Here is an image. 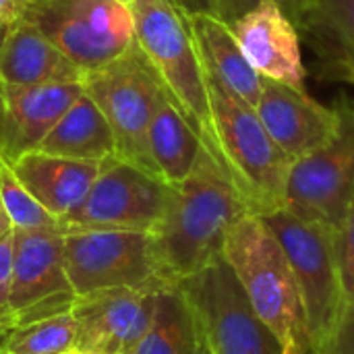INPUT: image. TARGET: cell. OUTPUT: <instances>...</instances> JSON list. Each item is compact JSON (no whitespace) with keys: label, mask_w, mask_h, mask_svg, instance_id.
<instances>
[{"label":"cell","mask_w":354,"mask_h":354,"mask_svg":"<svg viewBox=\"0 0 354 354\" xmlns=\"http://www.w3.org/2000/svg\"><path fill=\"white\" fill-rule=\"evenodd\" d=\"M249 212L226 170L203 145L191 174L172 187L162 222L149 232L160 280L172 286L222 259L232 226Z\"/></svg>","instance_id":"6da1fadb"},{"label":"cell","mask_w":354,"mask_h":354,"mask_svg":"<svg viewBox=\"0 0 354 354\" xmlns=\"http://www.w3.org/2000/svg\"><path fill=\"white\" fill-rule=\"evenodd\" d=\"M207 79V77H205ZM209 135L203 143L257 216L282 209L292 162L261 124L255 106L207 79Z\"/></svg>","instance_id":"7a4b0ae2"},{"label":"cell","mask_w":354,"mask_h":354,"mask_svg":"<svg viewBox=\"0 0 354 354\" xmlns=\"http://www.w3.org/2000/svg\"><path fill=\"white\" fill-rule=\"evenodd\" d=\"M222 259L241 282L255 313L280 340L284 354H311L295 272L261 216L249 212L232 226Z\"/></svg>","instance_id":"3957f363"},{"label":"cell","mask_w":354,"mask_h":354,"mask_svg":"<svg viewBox=\"0 0 354 354\" xmlns=\"http://www.w3.org/2000/svg\"><path fill=\"white\" fill-rule=\"evenodd\" d=\"M261 218L290 261L303 301L311 354H317L338 328L348 305L338 253V230L303 220L286 207Z\"/></svg>","instance_id":"277c9868"},{"label":"cell","mask_w":354,"mask_h":354,"mask_svg":"<svg viewBox=\"0 0 354 354\" xmlns=\"http://www.w3.org/2000/svg\"><path fill=\"white\" fill-rule=\"evenodd\" d=\"M135 41L153 64L166 93L201 141L209 135V95L189 15L174 0L131 2Z\"/></svg>","instance_id":"5b68a950"},{"label":"cell","mask_w":354,"mask_h":354,"mask_svg":"<svg viewBox=\"0 0 354 354\" xmlns=\"http://www.w3.org/2000/svg\"><path fill=\"white\" fill-rule=\"evenodd\" d=\"M81 83L114 133L116 156L158 176L149 158L147 133L166 89L137 41L120 58L85 73Z\"/></svg>","instance_id":"8992f818"},{"label":"cell","mask_w":354,"mask_h":354,"mask_svg":"<svg viewBox=\"0 0 354 354\" xmlns=\"http://www.w3.org/2000/svg\"><path fill=\"white\" fill-rule=\"evenodd\" d=\"M25 19L83 75L120 58L135 44L131 6L116 0H31Z\"/></svg>","instance_id":"52a82bcc"},{"label":"cell","mask_w":354,"mask_h":354,"mask_svg":"<svg viewBox=\"0 0 354 354\" xmlns=\"http://www.w3.org/2000/svg\"><path fill=\"white\" fill-rule=\"evenodd\" d=\"M334 110L338 124L332 139L292 164L284 207L340 230L354 199V100L340 95Z\"/></svg>","instance_id":"ba28073f"},{"label":"cell","mask_w":354,"mask_h":354,"mask_svg":"<svg viewBox=\"0 0 354 354\" xmlns=\"http://www.w3.org/2000/svg\"><path fill=\"white\" fill-rule=\"evenodd\" d=\"M212 354H284L224 259L178 282Z\"/></svg>","instance_id":"9c48e42d"},{"label":"cell","mask_w":354,"mask_h":354,"mask_svg":"<svg viewBox=\"0 0 354 354\" xmlns=\"http://www.w3.org/2000/svg\"><path fill=\"white\" fill-rule=\"evenodd\" d=\"M170 197L172 185L118 156H110L102 162L85 201L60 220V230L153 232Z\"/></svg>","instance_id":"30bf717a"},{"label":"cell","mask_w":354,"mask_h":354,"mask_svg":"<svg viewBox=\"0 0 354 354\" xmlns=\"http://www.w3.org/2000/svg\"><path fill=\"white\" fill-rule=\"evenodd\" d=\"M64 234V270L77 297L106 288L162 290L149 232L68 230Z\"/></svg>","instance_id":"8fae6325"},{"label":"cell","mask_w":354,"mask_h":354,"mask_svg":"<svg viewBox=\"0 0 354 354\" xmlns=\"http://www.w3.org/2000/svg\"><path fill=\"white\" fill-rule=\"evenodd\" d=\"M77 295L64 270L60 228L12 230L10 309L15 328L68 313Z\"/></svg>","instance_id":"7c38bea8"},{"label":"cell","mask_w":354,"mask_h":354,"mask_svg":"<svg viewBox=\"0 0 354 354\" xmlns=\"http://www.w3.org/2000/svg\"><path fill=\"white\" fill-rule=\"evenodd\" d=\"M153 288H106L73 303L77 354H129L151 326Z\"/></svg>","instance_id":"4fadbf2b"},{"label":"cell","mask_w":354,"mask_h":354,"mask_svg":"<svg viewBox=\"0 0 354 354\" xmlns=\"http://www.w3.org/2000/svg\"><path fill=\"white\" fill-rule=\"evenodd\" d=\"M255 112L292 164L326 145L338 124L334 106L319 104L307 89L272 79H263Z\"/></svg>","instance_id":"5bb4252c"},{"label":"cell","mask_w":354,"mask_h":354,"mask_svg":"<svg viewBox=\"0 0 354 354\" xmlns=\"http://www.w3.org/2000/svg\"><path fill=\"white\" fill-rule=\"evenodd\" d=\"M249 64L263 77L305 89L307 66L303 60L301 31L276 2H263L230 25Z\"/></svg>","instance_id":"9a60e30c"},{"label":"cell","mask_w":354,"mask_h":354,"mask_svg":"<svg viewBox=\"0 0 354 354\" xmlns=\"http://www.w3.org/2000/svg\"><path fill=\"white\" fill-rule=\"evenodd\" d=\"M83 83L25 87L0 81V160L12 166L37 149L54 120L83 93Z\"/></svg>","instance_id":"2e32d148"},{"label":"cell","mask_w":354,"mask_h":354,"mask_svg":"<svg viewBox=\"0 0 354 354\" xmlns=\"http://www.w3.org/2000/svg\"><path fill=\"white\" fill-rule=\"evenodd\" d=\"M102 162L71 160L33 149L10 168L31 197L60 224V220L71 216L85 201L100 174Z\"/></svg>","instance_id":"e0dca14e"},{"label":"cell","mask_w":354,"mask_h":354,"mask_svg":"<svg viewBox=\"0 0 354 354\" xmlns=\"http://www.w3.org/2000/svg\"><path fill=\"white\" fill-rule=\"evenodd\" d=\"M81 68L71 62L31 21L0 29V81L25 87L79 83Z\"/></svg>","instance_id":"ac0fdd59"},{"label":"cell","mask_w":354,"mask_h":354,"mask_svg":"<svg viewBox=\"0 0 354 354\" xmlns=\"http://www.w3.org/2000/svg\"><path fill=\"white\" fill-rule=\"evenodd\" d=\"M297 27L317 58V77L354 85V0H307Z\"/></svg>","instance_id":"d6986e66"},{"label":"cell","mask_w":354,"mask_h":354,"mask_svg":"<svg viewBox=\"0 0 354 354\" xmlns=\"http://www.w3.org/2000/svg\"><path fill=\"white\" fill-rule=\"evenodd\" d=\"M205 77L239 100L255 106L263 77L249 64L230 27L214 15H189Z\"/></svg>","instance_id":"ffe728a7"},{"label":"cell","mask_w":354,"mask_h":354,"mask_svg":"<svg viewBox=\"0 0 354 354\" xmlns=\"http://www.w3.org/2000/svg\"><path fill=\"white\" fill-rule=\"evenodd\" d=\"M37 151L71 160L102 162L110 156H116V141L106 116L83 91L54 120L39 141Z\"/></svg>","instance_id":"44dd1931"},{"label":"cell","mask_w":354,"mask_h":354,"mask_svg":"<svg viewBox=\"0 0 354 354\" xmlns=\"http://www.w3.org/2000/svg\"><path fill=\"white\" fill-rule=\"evenodd\" d=\"M147 145L156 174L172 187L191 174L203 149L201 137L166 91L151 118Z\"/></svg>","instance_id":"7402d4cb"},{"label":"cell","mask_w":354,"mask_h":354,"mask_svg":"<svg viewBox=\"0 0 354 354\" xmlns=\"http://www.w3.org/2000/svg\"><path fill=\"white\" fill-rule=\"evenodd\" d=\"M129 354H212L199 319L178 284L158 290L151 326Z\"/></svg>","instance_id":"603a6c76"},{"label":"cell","mask_w":354,"mask_h":354,"mask_svg":"<svg viewBox=\"0 0 354 354\" xmlns=\"http://www.w3.org/2000/svg\"><path fill=\"white\" fill-rule=\"evenodd\" d=\"M0 353L6 354H68L75 351V319L73 313L52 315L33 324L10 330Z\"/></svg>","instance_id":"cb8c5ba5"},{"label":"cell","mask_w":354,"mask_h":354,"mask_svg":"<svg viewBox=\"0 0 354 354\" xmlns=\"http://www.w3.org/2000/svg\"><path fill=\"white\" fill-rule=\"evenodd\" d=\"M0 199L4 209L17 230H37V228H60L58 220L48 214L31 193L19 183L12 168L0 160Z\"/></svg>","instance_id":"d4e9b609"},{"label":"cell","mask_w":354,"mask_h":354,"mask_svg":"<svg viewBox=\"0 0 354 354\" xmlns=\"http://www.w3.org/2000/svg\"><path fill=\"white\" fill-rule=\"evenodd\" d=\"M10 286H12V234L0 241V336L15 330L10 309Z\"/></svg>","instance_id":"484cf974"},{"label":"cell","mask_w":354,"mask_h":354,"mask_svg":"<svg viewBox=\"0 0 354 354\" xmlns=\"http://www.w3.org/2000/svg\"><path fill=\"white\" fill-rule=\"evenodd\" d=\"M263 2H276L284 8V12L295 21H299L307 0H216V17L222 19L226 25H230L232 21H236L239 17H243L245 12H249L251 8L263 4Z\"/></svg>","instance_id":"4316f807"},{"label":"cell","mask_w":354,"mask_h":354,"mask_svg":"<svg viewBox=\"0 0 354 354\" xmlns=\"http://www.w3.org/2000/svg\"><path fill=\"white\" fill-rule=\"evenodd\" d=\"M338 253L342 266V280L348 303L354 299V199L346 212V218L338 230Z\"/></svg>","instance_id":"83f0119b"},{"label":"cell","mask_w":354,"mask_h":354,"mask_svg":"<svg viewBox=\"0 0 354 354\" xmlns=\"http://www.w3.org/2000/svg\"><path fill=\"white\" fill-rule=\"evenodd\" d=\"M317 354H354V299L346 305L338 328Z\"/></svg>","instance_id":"f1b7e54d"},{"label":"cell","mask_w":354,"mask_h":354,"mask_svg":"<svg viewBox=\"0 0 354 354\" xmlns=\"http://www.w3.org/2000/svg\"><path fill=\"white\" fill-rule=\"evenodd\" d=\"M31 0H0V29L25 19Z\"/></svg>","instance_id":"f546056e"},{"label":"cell","mask_w":354,"mask_h":354,"mask_svg":"<svg viewBox=\"0 0 354 354\" xmlns=\"http://www.w3.org/2000/svg\"><path fill=\"white\" fill-rule=\"evenodd\" d=\"M187 15H214L216 17V0H174Z\"/></svg>","instance_id":"4dcf8cb0"},{"label":"cell","mask_w":354,"mask_h":354,"mask_svg":"<svg viewBox=\"0 0 354 354\" xmlns=\"http://www.w3.org/2000/svg\"><path fill=\"white\" fill-rule=\"evenodd\" d=\"M12 222H10V218H8V214H6V209H4V203H2V199H0V241L2 239H6L8 234H12Z\"/></svg>","instance_id":"1f68e13d"},{"label":"cell","mask_w":354,"mask_h":354,"mask_svg":"<svg viewBox=\"0 0 354 354\" xmlns=\"http://www.w3.org/2000/svg\"><path fill=\"white\" fill-rule=\"evenodd\" d=\"M116 2H122V4H127V6H131V2H133V0H116Z\"/></svg>","instance_id":"d6a6232c"},{"label":"cell","mask_w":354,"mask_h":354,"mask_svg":"<svg viewBox=\"0 0 354 354\" xmlns=\"http://www.w3.org/2000/svg\"><path fill=\"white\" fill-rule=\"evenodd\" d=\"M0 354H6V353H0ZM68 354H77V353H68Z\"/></svg>","instance_id":"836d02e7"},{"label":"cell","mask_w":354,"mask_h":354,"mask_svg":"<svg viewBox=\"0 0 354 354\" xmlns=\"http://www.w3.org/2000/svg\"><path fill=\"white\" fill-rule=\"evenodd\" d=\"M0 344H2V336H0Z\"/></svg>","instance_id":"e575fe53"}]
</instances>
